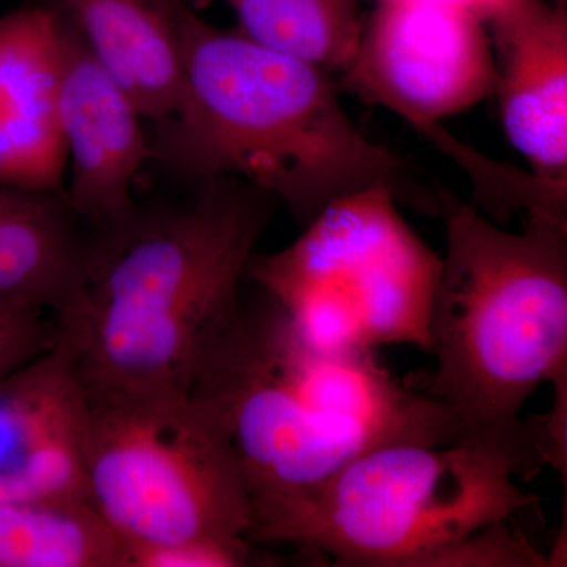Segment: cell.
Returning a JSON list of instances; mask_svg holds the SVG:
<instances>
[{"label": "cell", "mask_w": 567, "mask_h": 567, "mask_svg": "<svg viewBox=\"0 0 567 567\" xmlns=\"http://www.w3.org/2000/svg\"><path fill=\"white\" fill-rule=\"evenodd\" d=\"M183 95L151 144L193 181L240 178L309 223L328 205L385 186L398 204L442 215L443 189L402 156L365 137L347 114L330 71L175 6Z\"/></svg>", "instance_id": "6da1fadb"}, {"label": "cell", "mask_w": 567, "mask_h": 567, "mask_svg": "<svg viewBox=\"0 0 567 567\" xmlns=\"http://www.w3.org/2000/svg\"><path fill=\"white\" fill-rule=\"evenodd\" d=\"M275 200L240 178H205L185 207L96 234L54 315L80 339L85 390L192 391L240 308Z\"/></svg>", "instance_id": "7a4b0ae2"}, {"label": "cell", "mask_w": 567, "mask_h": 567, "mask_svg": "<svg viewBox=\"0 0 567 567\" xmlns=\"http://www.w3.org/2000/svg\"><path fill=\"white\" fill-rule=\"evenodd\" d=\"M566 468L546 415L513 432L472 431L451 445L365 451L322 486L254 522L249 540L301 548L347 567H454L470 537L539 509L522 491L543 466Z\"/></svg>", "instance_id": "3957f363"}, {"label": "cell", "mask_w": 567, "mask_h": 567, "mask_svg": "<svg viewBox=\"0 0 567 567\" xmlns=\"http://www.w3.org/2000/svg\"><path fill=\"white\" fill-rule=\"evenodd\" d=\"M446 256L431 306L434 372L412 377L466 432H513L544 382L567 377V223L507 233L443 193Z\"/></svg>", "instance_id": "277c9868"}, {"label": "cell", "mask_w": 567, "mask_h": 567, "mask_svg": "<svg viewBox=\"0 0 567 567\" xmlns=\"http://www.w3.org/2000/svg\"><path fill=\"white\" fill-rule=\"evenodd\" d=\"M87 391V496L130 551L248 537L251 498L218 406L194 391Z\"/></svg>", "instance_id": "5b68a950"}, {"label": "cell", "mask_w": 567, "mask_h": 567, "mask_svg": "<svg viewBox=\"0 0 567 567\" xmlns=\"http://www.w3.org/2000/svg\"><path fill=\"white\" fill-rule=\"evenodd\" d=\"M442 271L385 186L342 197L292 245L256 256L246 276L324 350L413 346L432 352L431 306Z\"/></svg>", "instance_id": "8992f818"}, {"label": "cell", "mask_w": 567, "mask_h": 567, "mask_svg": "<svg viewBox=\"0 0 567 567\" xmlns=\"http://www.w3.org/2000/svg\"><path fill=\"white\" fill-rule=\"evenodd\" d=\"M192 391L223 415L248 484L251 525L380 446L361 429L323 415L298 390L276 350L274 305L265 293L241 300Z\"/></svg>", "instance_id": "52a82bcc"}, {"label": "cell", "mask_w": 567, "mask_h": 567, "mask_svg": "<svg viewBox=\"0 0 567 567\" xmlns=\"http://www.w3.org/2000/svg\"><path fill=\"white\" fill-rule=\"evenodd\" d=\"M342 85L404 118L456 163L466 144L443 118L475 106L495 87L486 21L439 0H377Z\"/></svg>", "instance_id": "ba28073f"}, {"label": "cell", "mask_w": 567, "mask_h": 567, "mask_svg": "<svg viewBox=\"0 0 567 567\" xmlns=\"http://www.w3.org/2000/svg\"><path fill=\"white\" fill-rule=\"evenodd\" d=\"M55 324L47 349L0 377V502H89L80 339Z\"/></svg>", "instance_id": "9c48e42d"}, {"label": "cell", "mask_w": 567, "mask_h": 567, "mask_svg": "<svg viewBox=\"0 0 567 567\" xmlns=\"http://www.w3.org/2000/svg\"><path fill=\"white\" fill-rule=\"evenodd\" d=\"M58 115L71 162L66 203L96 234L117 229L140 210L134 185L151 144L133 103L63 11Z\"/></svg>", "instance_id": "30bf717a"}, {"label": "cell", "mask_w": 567, "mask_h": 567, "mask_svg": "<svg viewBox=\"0 0 567 567\" xmlns=\"http://www.w3.org/2000/svg\"><path fill=\"white\" fill-rule=\"evenodd\" d=\"M487 25L507 141L529 173L567 189L566 3L516 0Z\"/></svg>", "instance_id": "8fae6325"}, {"label": "cell", "mask_w": 567, "mask_h": 567, "mask_svg": "<svg viewBox=\"0 0 567 567\" xmlns=\"http://www.w3.org/2000/svg\"><path fill=\"white\" fill-rule=\"evenodd\" d=\"M62 11L29 6L0 18V183L63 193L59 126Z\"/></svg>", "instance_id": "7c38bea8"}, {"label": "cell", "mask_w": 567, "mask_h": 567, "mask_svg": "<svg viewBox=\"0 0 567 567\" xmlns=\"http://www.w3.org/2000/svg\"><path fill=\"white\" fill-rule=\"evenodd\" d=\"M181 0H54L142 118L173 117L183 95Z\"/></svg>", "instance_id": "4fadbf2b"}, {"label": "cell", "mask_w": 567, "mask_h": 567, "mask_svg": "<svg viewBox=\"0 0 567 567\" xmlns=\"http://www.w3.org/2000/svg\"><path fill=\"white\" fill-rule=\"evenodd\" d=\"M65 193L0 183V305L52 315L80 279L89 241Z\"/></svg>", "instance_id": "5bb4252c"}, {"label": "cell", "mask_w": 567, "mask_h": 567, "mask_svg": "<svg viewBox=\"0 0 567 567\" xmlns=\"http://www.w3.org/2000/svg\"><path fill=\"white\" fill-rule=\"evenodd\" d=\"M0 567H125V547L89 502H0Z\"/></svg>", "instance_id": "9a60e30c"}, {"label": "cell", "mask_w": 567, "mask_h": 567, "mask_svg": "<svg viewBox=\"0 0 567 567\" xmlns=\"http://www.w3.org/2000/svg\"><path fill=\"white\" fill-rule=\"evenodd\" d=\"M241 33L271 50L327 71H344L365 18L361 0H224Z\"/></svg>", "instance_id": "2e32d148"}, {"label": "cell", "mask_w": 567, "mask_h": 567, "mask_svg": "<svg viewBox=\"0 0 567 567\" xmlns=\"http://www.w3.org/2000/svg\"><path fill=\"white\" fill-rule=\"evenodd\" d=\"M257 554L248 537L235 540L199 539L174 546L130 551L125 567H245L274 566Z\"/></svg>", "instance_id": "e0dca14e"}, {"label": "cell", "mask_w": 567, "mask_h": 567, "mask_svg": "<svg viewBox=\"0 0 567 567\" xmlns=\"http://www.w3.org/2000/svg\"><path fill=\"white\" fill-rule=\"evenodd\" d=\"M47 312L0 305V377L31 360L54 341L55 319Z\"/></svg>", "instance_id": "ac0fdd59"}, {"label": "cell", "mask_w": 567, "mask_h": 567, "mask_svg": "<svg viewBox=\"0 0 567 567\" xmlns=\"http://www.w3.org/2000/svg\"><path fill=\"white\" fill-rule=\"evenodd\" d=\"M439 2L450 3V6L461 7V9L472 11L481 20L486 21L494 18L496 13L505 10L516 0H439Z\"/></svg>", "instance_id": "d6986e66"}, {"label": "cell", "mask_w": 567, "mask_h": 567, "mask_svg": "<svg viewBox=\"0 0 567 567\" xmlns=\"http://www.w3.org/2000/svg\"><path fill=\"white\" fill-rule=\"evenodd\" d=\"M555 2L566 3V0H555Z\"/></svg>", "instance_id": "ffe728a7"}]
</instances>
